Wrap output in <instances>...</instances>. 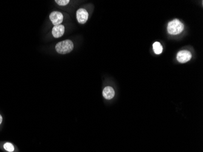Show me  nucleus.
Returning <instances> with one entry per match:
<instances>
[{"label":"nucleus","instance_id":"nucleus-1","mask_svg":"<svg viewBox=\"0 0 203 152\" xmlns=\"http://www.w3.org/2000/svg\"><path fill=\"white\" fill-rule=\"evenodd\" d=\"M184 28L182 22L178 19H174L170 22L167 26V31L170 35H178L181 33Z\"/></svg>","mask_w":203,"mask_h":152},{"label":"nucleus","instance_id":"nucleus-2","mask_svg":"<svg viewBox=\"0 0 203 152\" xmlns=\"http://www.w3.org/2000/svg\"><path fill=\"white\" fill-rule=\"evenodd\" d=\"M74 48V44L72 41L66 40L59 42L56 46L57 52L61 54H66L71 52Z\"/></svg>","mask_w":203,"mask_h":152},{"label":"nucleus","instance_id":"nucleus-3","mask_svg":"<svg viewBox=\"0 0 203 152\" xmlns=\"http://www.w3.org/2000/svg\"><path fill=\"white\" fill-rule=\"evenodd\" d=\"M176 59L179 62L181 63H185L190 60L191 59V54L188 51L182 50L177 54Z\"/></svg>","mask_w":203,"mask_h":152},{"label":"nucleus","instance_id":"nucleus-4","mask_svg":"<svg viewBox=\"0 0 203 152\" xmlns=\"http://www.w3.org/2000/svg\"><path fill=\"white\" fill-rule=\"evenodd\" d=\"M49 18L52 24L55 26L60 25L62 23L63 20V14L61 12H57V11L52 12L50 14Z\"/></svg>","mask_w":203,"mask_h":152},{"label":"nucleus","instance_id":"nucleus-5","mask_svg":"<svg viewBox=\"0 0 203 152\" xmlns=\"http://www.w3.org/2000/svg\"><path fill=\"white\" fill-rule=\"evenodd\" d=\"M88 13L83 8H80L77 11L76 16L78 22L80 24H85L88 19Z\"/></svg>","mask_w":203,"mask_h":152},{"label":"nucleus","instance_id":"nucleus-6","mask_svg":"<svg viewBox=\"0 0 203 152\" xmlns=\"http://www.w3.org/2000/svg\"><path fill=\"white\" fill-rule=\"evenodd\" d=\"M65 33V26L62 25H57L54 26L52 28V34L54 37L59 38L61 37Z\"/></svg>","mask_w":203,"mask_h":152},{"label":"nucleus","instance_id":"nucleus-7","mask_svg":"<svg viewBox=\"0 0 203 152\" xmlns=\"http://www.w3.org/2000/svg\"><path fill=\"white\" fill-rule=\"evenodd\" d=\"M115 95V92L114 89L111 86H107L103 89V96L106 99L110 100L114 97Z\"/></svg>","mask_w":203,"mask_h":152},{"label":"nucleus","instance_id":"nucleus-8","mask_svg":"<svg viewBox=\"0 0 203 152\" xmlns=\"http://www.w3.org/2000/svg\"><path fill=\"white\" fill-rule=\"evenodd\" d=\"M153 51L154 52V53L156 54H160L162 53V46L161 45V43L159 42H156L153 43Z\"/></svg>","mask_w":203,"mask_h":152},{"label":"nucleus","instance_id":"nucleus-9","mask_svg":"<svg viewBox=\"0 0 203 152\" xmlns=\"http://www.w3.org/2000/svg\"><path fill=\"white\" fill-rule=\"evenodd\" d=\"M4 148L9 152H12L14 150V146L11 143L7 142L5 144Z\"/></svg>","mask_w":203,"mask_h":152},{"label":"nucleus","instance_id":"nucleus-10","mask_svg":"<svg viewBox=\"0 0 203 152\" xmlns=\"http://www.w3.org/2000/svg\"><path fill=\"white\" fill-rule=\"evenodd\" d=\"M55 2L59 6H65L69 3V0H56Z\"/></svg>","mask_w":203,"mask_h":152},{"label":"nucleus","instance_id":"nucleus-11","mask_svg":"<svg viewBox=\"0 0 203 152\" xmlns=\"http://www.w3.org/2000/svg\"><path fill=\"white\" fill-rule=\"evenodd\" d=\"M2 121H3V117H2V116L0 114V125H1V123H2Z\"/></svg>","mask_w":203,"mask_h":152}]
</instances>
